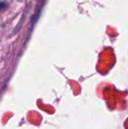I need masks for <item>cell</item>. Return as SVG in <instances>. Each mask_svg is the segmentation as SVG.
<instances>
[{"label":"cell","mask_w":128,"mask_h":129,"mask_svg":"<svg viewBox=\"0 0 128 129\" xmlns=\"http://www.w3.org/2000/svg\"><path fill=\"white\" fill-rule=\"evenodd\" d=\"M5 3H0V11L2 10V8H5Z\"/></svg>","instance_id":"obj_1"}]
</instances>
